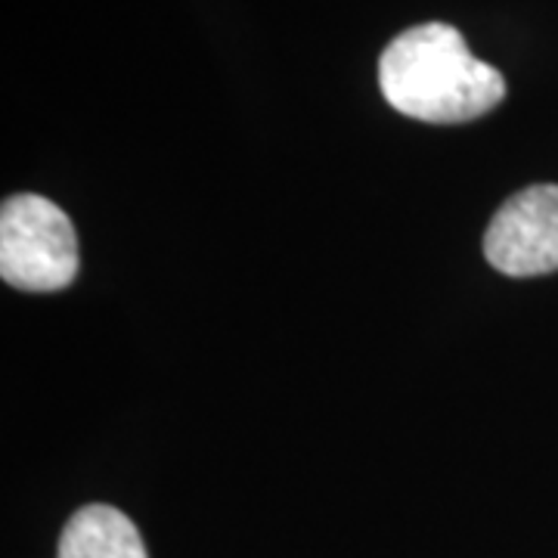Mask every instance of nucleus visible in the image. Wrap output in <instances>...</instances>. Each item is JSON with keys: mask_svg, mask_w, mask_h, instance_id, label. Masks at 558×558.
<instances>
[{"mask_svg": "<svg viewBox=\"0 0 558 558\" xmlns=\"http://www.w3.org/2000/svg\"><path fill=\"white\" fill-rule=\"evenodd\" d=\"M0 277L22 292H60L78 277V236L69 215L20 193L0 208Z\"/></svg>", "mask_w": 558, "mask_h": 558, "instance_id": "f03ea898", "label": "nucleus"}, {"mask_svg": "<svg viewBox=\"0 0 558 558\" xmlns=\"http://www.w3.org/2000/svg\"><path fill=\"white\" fill-rule=\"evenodd\" d=\"M60 558H149L137 524L116 506H84L62 527Z\"/></svg>", "mask_w": 558, "mask_h": 558, "instance_id": "20e7f679", "label": "nucleus"}, {"mask_svg": "<svg viewBox=\"0 0 558 558\" xmlns=\"http://www.w3.org/2000/svg\"><path fill=\"white\" fill-rule=\"evenodd\" d=\"M484 255L506 277L556 274L558 183H537L502 202L484 233Z\"/></svg>", "mask_w": 558, "mask_h": 558, "instance_id": "7ed1b4c3", "label": "nucleus"}, {"mask_svg": "<svg viewBox=\"0 0 558 558\" xmlns=\"http://www.w3.org/2000/svg\"><path fill=\"white\" fill-rule=\"evenodd\" d=\"M379 87L400 116L428 124H465L506 97V78L481 62L459 28L425 22L400 32L379 57Z\"/></svg>", "mask_w": 558, "mask_h": 558, "instance_id": "f257e3e1", "label": "nucleus"}]
</instances>
